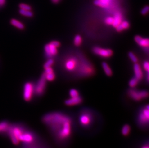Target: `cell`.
Listing matches in <instances>:
<instances>
[{
    "instance_id": "obj_1",
    "label": "cell",
    "mask_w": 149,
    "mask_h": 148,
    "mask_svg": "<svg viewBox=\"0 0 149 148\" xmlns=\"http://www.w3.org/2000/svg\"><path fill=\"white\" fill-rule=\"evenodd\" d=\"M43 121L59 140L63 141L71 137L72 132V121L69 116L61 113H49L44 116Z\"/></svg>"
},
{
    "instance_id": "obj_2",
    "label": "cell",
    "mask_w": 149,
    "mask_h": 148,
    "mask_svg": "<svg viewBox=\"0 0 149 148\" xmlns=\"http://www.w3.org/2000/svg\"><path fill=\"white\" fill-rule=\"evenodd\" d=\"M24 130V129L20 126L10 125L7 133L14 144L17 145L19 144L20 142L19 138Z\"/></svg>"
},
{
    "instance_id": "obj_3",
    "label": "cell",
    "mask_w": 149,
    "mask_h": 148,
    "mask_svg": "<svg viewBox=\"0 0 149 148\" xmlns=\"http://www.w3.org/2000/svg\"><path fill=\"white\" fill-rule=\"evenodd\" d=\"M138 120L139 123L142 126L144 127L148 125L149 120V107L148 105L140 112Z\"/></svg>"
},
{
    "instance_id": "obj_4",
    "label": "cell",
    "mask_w": 149,
    "mask_h": 148,
    "mask_svg": "<svg viewBox=\"0 0 149 148\" xmlns=\"http://www.w3.org/2000/svg\"><path fill=\"white\" fill-rule=\"evenodd\" d=\"M129 96L133 100L139 101L148 97V93L146 90H137L130 89L128 91Z\"/></svg>"
},
{
    "instance_id": "obj_5",
    "label": "cell",
    "mask_w": 149,
    "mask_h": 148,
    "mask_svg": "<svg viewBox=\"0 0 149 148\" xmlns=\"http://www.w3.org/2000/svg\"><path fill=\"white\" fill-rule=\"evenodd\" d=\"M20 142L25 144H31L34 143L35 140V136L32 132L28 131H25L19 138Z\"/></svg>"
},
{
    "instance_id": "obj_6",
    "label": "cell",
    "mask_w": 149,
    "mask_h": 148,
    "mask_svg": "<svg viewBox=\"0 0 149 148\" xmlns=\"http://www.w3.org/2000/svg\"><path fill=\"white\" fill-rule=\"evenodd\" d=\"M46 85V78L45 74L42 75L41 78L39 80L35 89V93L38 95H41L44 93Z\"/></svg>"
},
{
    "instance_id": "obj_7",
    "label": "cell",
    "mask_w": 149,
    "mask_h": 148,
    "mask_svg": "<svg viewBox=\"0 0 149 148\" xmlns=\"http://www.w3.org/2000/svg\"><path fill=\"white\" fill-rule=\"evenodd\" d=\"M79 120L81 126L86 127L91 124L92 121V117L90 114L84 113L79 116Z\"/></svg>"
},
{
    "instance_id": "obj_8",
    "label": "cell",
    "mask_w": 149,
    "mask_h": 148,
    "mask_svg": "<svg viewBox=\"0 0 149 148\" xmlns=\"http://www.w3.org/2000/svg\"><path fill=\"white\" fill-rule=\"evenodd\" d=\"M93 51L97 55L104 58L109 57L113 55V51L111 50L103 49L98 47H94Z\"/></svg>"
},
{
    "instance_id": "obj_9",
    "label": "cell",
    "mask_w": 149,
    "mask_h": 148,
    "mask_svg": "<svg viewBox=\"0 0 149 148\" xmlns=\"http://www.w3.org/2000/svg\"><path fill=\"white\" fill-rule=\"evenodd\" d=\"M33 90V87L32 84L27 83L25 84L24 91V98L26 101H31L32 96Z\"/></svg>"
},
{
    "instance_id": "obj_10",
    "label": "cell",
    "mask_w": 149,
    "mask_h": 148,
    "mask_svg": "<svg viewBox=\"0 0 149 148\" xmlns=\"http://www.w3.org/2000/svg\"><path fill=\"white\" fill-rule=\"evenodd\" d=\"M135 40L140 46L148 48L149 44V39L146 38H143L140 36H137L135 38Z\"/></svg>"
},
{
    "instance_id": "obj_11",
    "label": "cell",
    "mask_w": 149,
    "mask_h": 148,
    "mask_svg": "<svg viewBox=\"0 0 149 148\" xmlns=\"http://www.w3.org/2000/svg\"><path fill=\"white\" fill-rule=\"evenodd\" d=\"M82 102V99L80 96L75 97H71L65 101V104L68 106H73L80 104Z\"/></svg>"
},
{
    "instance_id": "obj_12",
    "label": "cell",
    "mask_w": 149,
    "mask_h": 148,
    "mask_svg": "<svg viewBox=\"0 0 149 148\" xmlns=\"http://www.w3.org/2000/svg\"><path fill=\"white\" fill-rule=\"evenodd\" d=\"M76 65V60L75 58H71L68 60L65 63L66 68L69 71L74 70Z\"/></svg>"
},
{
    "instance_id": "obj_13",
    "label": "cell",
    "mask_w": 149,
    "mask_h": 148,
    "mask_svg": "<svg viewBox=\"0 0 149 148\" xmlns=\"http://www.w3.org/2000/svg\"><path fill=\"white\" fill-rule=\"evenodd\" d=\"M134 70L135 73V77L139 80L141 79L143 76V72L141 69L140 65L137 63H135L134 66Z\"/></svg>"
},
{
    "instance_id": "obj_14",
    "label": "cell",
    "mask_w": 149,
    "mask_h": 148,
    "mask_svg": "<svg viewBox=\"0 0 149 148\" xmlns=\"http://www.w3.org/2000/svg\"><path fill=\"white\" fill-rule=\"evenodd\" d=\"M113 18V22L112 25L116 28L122 22V16L120 12L115 13Z\"/></svg>"
},
{
    "instance_id": "obj_15",
    "label": "cell",
    "mask_w": 149,
    "mask_h": 148,
    "mask_svg": "<svg viewBox=\"0 0 149 148\" xmlns=\"http://www.w3.org/2000/svg\"><path fill=\"white\" fill-rule=\"evenodd\" d=\"M111 0H95L94 4L102 8H107L109 6Z\"/></svg>"
},
{
    "instance_id": "obj_16",
    "label": "cell",
    "mask_w": 149,
    "mask_h": 148,
    "mask_svg": "<svg viewBox=\"0 0 149 148\" xmlns=\"http://www.w3.org/2000/svg\"><path fill=\"white\" fill-rule=\"evenodd\" d=\"M10 125V124L7 121H3L0 123V133H7Z\"/></svg>"
},
{
    "instance_id": "obj_17",
    "label": "cell",
    "mask_w": 149,
    "mask_h": 148,
    "mask_svg": "<svg viewBox=\"0 0 149 148\" xmlns=\"http://www.w3.org/2000/svg\"><path fill=\"white\" fill-rule=\"evenodd\" d=\"M129 27V23L126 21H124L122 22L115 28L118 31H121L127 29Z\"/></svg>"
},
{
    "instance_id": "obj_18",
    "label": "cell",
    "mask_w": 149,
    "mask_h": 148,
    "mask_svg": "<svg viewBox=\"0 0 149 148\" xmlns=\"http://www.w3.org/2000/svg\"><path fill=\"white\" fill-rule=\"evenodd\" d=\"M102 65L106 74L108 76H111L112 75V71L109 65L106 62H103Z\"/></svg>"
},
{
    "instance_id": "obj_19",
    "label": "cell",
    "mask_w": 149,
    "mask_h": 148,
    "mask_svg": "<svg viewBox=\"0 0 149 148\" xmlns=\"http://www.w3.org/2000/svg\"><path fill=\"white\" fill-rule=\"evenodd\" d=\"M131 130V127L129 125L126 124L124 125L122 129V133L124 136H127L129 134Z\"/></svg>"
},
{
    "instance_id": "obj_20",
    "label": "cell",
    "mask_w": 149,
    "mask_h": 148,
    "mask_svg": "<svg viewBox=\"0 0 149 148\" xmlns=\"http://www.w3.org/2000/svg\"><path fill=\"white\" fill-rule=\"evenodd\" d=\"M11 23L13 25L16 26L17 28L22 30L24 28V25L22 23L16 19H12L11 21Z\"/></svg>"
},
{
    "instance_id": "obj_21",
    "label": "cell",
    "mask_w": 149,
    "mask_h": 148,
    "mask_svg": "<svg viewBox=\"0 0 149 148\" xmlns=\"http://www.w3.org/2000/svg\"><path fill=\"white\" fill-rule=\"evenodd\" d=\"M19 13L23 16L27 17H32L33 16V13L31 11V10H26L20 9L19 10Z\"/></svg>"
},
{
    "instance_id": "obj_22",
    "label": "cell",
    "mask_w": 149,
    "mask_h": 148,
    "mask_svg": "<svg viewBox=\"0 0 149 148\" xmlns=\"http://www.w3.org/2000/svg\"><path fill=\"white\" fill-rule=\"evenodd\" d=\"M49 48V50L51 55L52 56L55 55L57 53V48L55 47V46H54L53 44H52L51 43L48 44Z\"/></svg>"
},
{
    "instance_id": "obj_23",
    "label": "cell",
    "mask_w": 149,
    "mask_h": 148,
    "mask_svg": "<svg viewBox=\"0 0 149 148\" xmlns=\"http://www.w3.org/2000/svg\"><path fill=\"white\" fill-rule=\"evenodd\" d=\"M138 82H139V80L135 77L132 78L130 80L129 84L130 87L134 88L135 87H136L137 86V85L138 84Z\"/></svg>"
},
{
    "instance_id": "obj_24",
    "label": "cell",
    "mask_w": 149,
    "mask_h": 148,
    "mask_svg": "<svg viewBox=\"0 0 149 148\" xmlns=\"http://www.w3.org/2000/svg\"><path fill=\"white\" fill-rule=\"evenodd\" d=\"M82 38H81V37L80 35H77L75 37L74 39V43L76 46H78L80 45L81 43H82Z\"/></svg>"
},
{
    "instance_id": "obj_25",
    "label": "cell",
    "mask_w": 149,
    "mask_h": 148,
    "mask_svg": "<svg viewBox=\"0 0 149 148\" xmlns=\"http://www.w3.org/2000/svg\"><path fill=\"white\" fill-rule=\"evenodd\" d=\"M45 77L46 78V80H47L48 81H52L54 79L55 77V75L54 74V72H52L49 74H45Z\"/></svg>"
},
{
    "instance_id": "obj_26",
    "label": "cell",
    "mask_w": 149,
    "mask_h": 148,
    "mask_svg": "<svg viewBox=\"0 0 149 148\" xmlns=\"http://www.w3.org/2000/svg\"><path fill=\"white\" fill-rule=\"evenodd\" d=\"M128 56H129V57L130 58V59H131V60L133 62H134V63H136L138 62L137 57L136 56V55H135L133 52H130L128 54Z\"/></svg>"
},
{
    "instance_id": "obj_27",
    "label": "cell",
    "mask_w": 149,
    "mask_h": 148,
    "mask_svg": "<svg viewBox=\"0 0 149 148\" xmlns=\"http://www.w3.org/2000/svg\"><path fill=\"white\" fill-rule=\"evenodd\" d=\"M70 95L71 97H75L79 96L78 91L75 89H72L70 91Z\"/></svg>"
},
{
    "instance_id": "obj_28",
    "label": "cell",
    "mask_w": 149,
    "mask_h": 148,
    "mask_svg": "<svg viewBox=\"0 0 149 148\" xmlns=\"http://www.w3.org/2000/svg\"><path fill=\"white\" fill-rule=\"evenodd\" d=\"M105 22L108 25H112L113 22V18L111 17H108L105 19Z\"/></svg>"
},
{
    "instance_id": "obj_29",
    "label": "cell",
    "mask_w": 149,
    "mask_h": 148,
    "mask_svg": "<svg viewBox=\"0 0 149 148\" xmlns=\"http://www.w3.org/2000/svg\"><path fill=\"white\" fill-rule=\"evenodd\" d=\"M54 61L52 59H49L47 60V61L45 63L44 65V67L45 68H48V67H50L51 66V65L53 64Z\"/></svg>"
},
{
    "instance_id": "obj_30",
    "label": "cell",
    "mask_w": 149,
    "mask_h": 148,
    "mask_svg": "<svg viewBox=\"0 0 149 148\" xmlns=\"http://www.w3.org/2000/svg\"><path fill=\"white\" fill-rule=\"evenodd\" d=\"M19 7L20 9L23 10H31V7L28 5L24 4H21L19 5Z\"/></svg>"
},
{
    "instance_id": "obj_31",
    "label": "cell",
    "mask_w": 149,
    "mask_h": 148,
    "mask_svg": "<svg viewBox=\"0 0 149 148\" xmlns=\"http://www.w3.org/2000/svg\"><path fill=\"white\" fill-rule=\"evenodd\" d=\"M149 7L148 6H146L142 9V10H141V13H142V15H145L148 13V12L149 11Z\"/></svg>"
},
{
    "instance_id": "obj_32",
    "label": "cell",
    "mask_w": 149,
    "mask_h": 148,
    "mask_svg": "<svg viewBox=\"0 0 149 148\" xmlns=\"http://www.w3.org/2000/svg\"><path fill=\"white\" fill-rule=\"evenodd\" d=\"M143 68L148 72L149 70V63L148 61H145L143 63Z\"/></svg>"
},
{
    "instance_id": "obj_33",
    "label": "cell",
    "mask_w": 149,
    "mask_h": 148,
    "mask_svg": "<svg viewBox=\"0 0 149 148\" xmlns=\"http://www.w3.org/2000/svg\"><path fill=\"white\" fill-rule=\"evenodd\" d=\"M51 43L57 48L59 47L60 46V43L58 41H53L51 42Z\"/></svg>"
},
{
    "instance_id": "obj_34",
    "label": "cell",
    "mask_w": 149,
    "mask_h": 148,
    "mask_svg": "<svg viewBox=\"0 0 149 148\" xmlns=\"http://www.w3.org/2000/svg\"><path fill=\"white\" fill-rule=\"evenodd\" d=\"M52 72H53V70L51 67H48V68H45V74H49V73H50Z\"/></svg>"
},
{
    "instance_id": "obj_35",
    "label": "cell",
    "mask_w": 149,
    "mask_h": 148,
    "mask_svg": "<svg viewBox=\"0 0 149 148\" xmlns=\"http://www.w3.org/2000/svg\"><path fill=\"white\" fill-rule=\"evenodd\" d=\"M5 3V0H0V5H3Z\"/></svg>"
},
{
    "instance_id": "obj_36",
    "label": "cell",
    "mask_w": 149,
    "mask_h": 148,
    "mask_svg": "<svg viewBox=\"0 0 149 148\" xmlns=\"http://www.w3.org/2000/svg\"><path fill=\"white\" fill-rule=\"evenodd\" d=\"M141 148H149L148 145H145L142 146Z\"/></svg>"
},
{
    "instance_id": "obj_37",
    "label": "cell",
    "mask_w": 149,
    "mask_h": 148,
    "mask_svg": "<svg viewBox=\"0 0 149 148\" xmlns=\"http://www.w3.org/2000/svg\"><path fill=\"white\" fill-rule=\"evenodd\" d=\"M59 0H52L53 2L55 3H58V2H59Z\"/></svg>"
}]
</instances>
